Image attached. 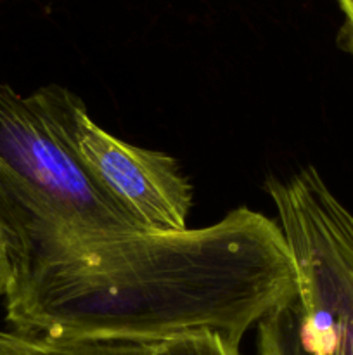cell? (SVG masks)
Instances as JSON below:
<instances>
[{
    "label": "cell",
    "instance_id": "5b68a950",
    "mask_svg": "<svg viewBox=\"0 0 353 355\" xmlns=\"http://www.w3.org/2000/svg\"><path fill=\"white\" fill-rule=\"evenodd\" d=\"M0 355H163L161 343L127 340H61L0 329Z\"/></svg>",
    "mask_w": 353,
    "mask_h": 355
},
{
    "label": "cell",
    "instance_id": "277c9868",
    "mask_svg": "<svg viewBox=\"0 0 353 355\" xmlns=\"http://www.w3.org/2000/svg\"><path fill=\"white\" fill-rule=\"evenodd\" d=\"M37 90L80 162L145 231L187 229L192 186L175 158L114 137L66 87L48 83Z\"/></svg>",
    "mask_w": 353,
    "mask_h": 355
},
{
    "label": "cell",
    "instance_id": "7a4b0ae2",
    "mask_svg": "<svg viewBox=\"0 0 353 355\" xmlns=\"http://www.w3.org/2000/svg\"><path fill=\"white\" fill-rule=\"evenodd\" d=\"M145 231L85 168L38 90L0 83V232L12 276L59 246Z\"/></svg>",
    "mask_w": 353,
    "mask_h": 355
},
{
    "label": "cell",
    "instance_id": "3957f363",
    "mask_svg": "<svg viewBox=\"0 0 353 355\" xmlns=\"http://www.w3.org/2000/svg\"><path fill=\"white\" fill-rule=\"evenodd\" d=\"M263 187L296 277L256 324L258 355H353V214L315 166Z\"/></svg>",
    "mask_w": 353,
    "mask_h": 355
},
{
    "label": "cell",
    "instance_id": "8992f818",
    "mask_svg": "<svg viewBox=\"0 0 353 355\" xmlns=\"http://www.w3.org/2000/svg\"><path fill=\"white\" fill-rule=\"evenodd\" d=\"M163 355H239V347L215 333L185 335L161 342Z\"/></svg>",
    "mask_w": 353,
    "mask_h": 355
},
{
    "label": "cell",
    "instance_id": "52a82bcc",
    "mask_svg": "<svg viewBox=\"0 0 353 355\" xmlns=\"http://www.w3.org/2000/svg\"><path fill=\"white\" fill-rule=\"evenodd\" d=\"M343 12V23L338 31V45L353 58V0H336Z\"/></svg>",
    "mask_w": 353,
    "mask_h": 355
},
{
    "label": "cell",
    "instance_id": "6da1fadb",
    "mask_svg": "<svg viewBox=\"0 0 353 355\" xmlns=\"http://www.w3.org/2000/svg\"><path fill=\"white\" fill-rule=\"evenodd\" d=\"M279 222L239 207L182 231H134L59 246L10 276L6 322L61 340L156 342L215 333L232 345L294 286Z\"/></svg>",
    "mask_w": 353,
    "mask_h": 355
},
{
    "label": "cell",
    "instance_id": "ba28073f",
    "mask_svg": "<svg viewBox=\"0 0 353 355\" xmlns=\"http://www.w3.org/2000/svg\"><path fill=\"white\" fill-rule=\"evenodd\" d=\"M10 272H12V267H10L9 253H7L6 241H3V236L0 232V298L6 297L7 286H9L10 281Z\"/></svg>",
    "mask_w": 353,
    "mask_h": 355
}]
</instances>
